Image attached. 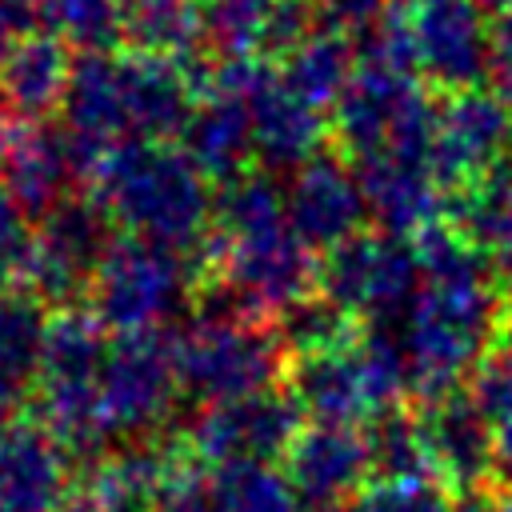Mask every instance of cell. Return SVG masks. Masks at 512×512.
Instances as JSON below:
<instances>
[{
  "label": "cell",
  "mask_w": 512,
  "mask_h": 512,
  "mask_svg": "<svg viewBox=\"0 0 512 512\" xmlns=\"http://www.w3.org/2000/svg\"><path fill=\"white\" fill-rule=\"evenodd\" d=\"M492 84L512 104V12L492 24Z\"/></svg>",
  "instance_id": "cell-37"
},
{
  "label": "cell",
  "mask_w": 512,
  "mask_h": 512,
  "mask_svg": "<svg viewBox=\"0 0 512 512\" xmlns=\"http://www.w3.org/2000/svg\"><path fill=\"white\" fill-rule=\"evenodd\" d=\"M424 436H428V452H432V468L444 484L472 492L484 488L492 480V436L496 424L468 400L464 388L428 400L420 412Z\"/></svg>",
  "instance_id": "cell-19"
},
{
  "label": "cell",
  "mask_w": 512,
  "mask_h": 512,
  "mask_svg": "<svg viewBox=\"0 0 512 512\" xmlns=\"http://www.w3.org/2000/svg\"><path fill=\"white\" fill-rule=\"evenodd\" d=\"M284 476L296 488L304 512H336L356 500L372 480V460L360 428L304 424L284 452Z\"/></svg>",
  "instance_id": "cell-13"
},
{
  "label": "cell",
  "mask_w": 512,
  "mask_h": 512,
  "mask_svg": "<svg viewBox=\"0 0 512 512\" xmlns=\"http://www.w3.org/2000/svg\"><path fill=\"white\" fill-rule=\"evenodd\" d=\"M492 484L512 488V420L496 424V436H492Z\"/></svg>",
  "instance_id": "cell-39"
},
{
  "label": "cell",
  "mask_w": 512,
  "mask_h": 512,
  "mask_svg": "<svg viewBox=\"0 0 512 512\" xmlns=\"http://www.w3.org/2000/svg\"><path fill=\"white\" fill-rule=\"evenodd\" d=\"M172 360L180 392L200 404L276 388L288 372V348L280 344L272 324L200 312L180 328V336H172Z\"/></svg>",
  "instance_id": "cell-3"
},
{
  "label": "cell",
  "mask_w": 512,
  "mask_h": 512,
  "mask_svg": "<svg viewBox=\"0 0 512 512\" xmlns=\"http://www.w3.org/2000/svg\"><path fill=\"white\" fill-rule=\"evenodd\" d=\"M280 64H284V68H280L284 84H288L300 100H308L312 108H320V112H328V108L340 100V92L348 88V80H352L356 68H360L356 44H352L348 36L324 28V24H316Z\"/></svg>",
  "instance_id": "cell-24"
},
{
  "label": "cell",
  "mask_w": 512,
  "mask_h": 512,
  "mask_svg": "<svg viewBox=\"0 0 512 512\" xmlns=\"http://www.w3.org/2000/svg\"><path fill=\"white\" fill-rule=\"evenodd\" d=\"M420 280L424 272L416 240L388 232H356L352 240L324 252L316 288L352 320L384 324L412 308Z\"/></svg>",
  "instance_id": "cell-5"
},
{
  "label": "cell",
  "mask_w": 512,
  "mask_h": 512,
  "mask_svg": "<svg viewBox=\"0 0 512 512\" xmlns=\"http://www.w3.org/2000/svg\"><path fill=\"white\" fill-rule=\"evenodd\" d=\"M24 388H28L24 380L0 372V428H8V424L16 420V412H20V404H24Z\"/></svg>",
  "instance_id": "cell-41"
},
{
  "label": "cell",
  "mask_w": 512,
  "mask_h": 512,
  "mask_svg": "<svg viewBox=\"0 0 512 512\" xmlns=\"http://www.w3.org/2000/svg\"><path fill=\"white\" fill-rule=\"evenodd\" d=\"M208 260L216 264V280H224L256 320H276L284 308L316 292L320 280V260L288 224L244 240L212 236Z\"/></svg>",
  "instance_id": "cell-7"
},
{
  "label": "cell",
  "mask_w": 512,
  "mask_h": 512,
  "mask_svg": "<svg viewBox=\"0 0 512 512\" xmlns=\"http://www.w3.org/2000/svg\"><path fill=\"white\" fill-rule=\"evenodd\" d=\"M72 464L40 420H12L0 428V512H64L76 492Z\"/></svg>",
  "instance_id": "cell-15"
},
{
  "label": "cell",
  "mask_w": 512,
  "mask_h": 512,
  "mask_svg": "<svg viewBox=\"0 0 512 512\" xmlns=\"http://www.w3.org/2000/svg\"><path fill=\"white\" fill-rule=\"evenodd\" d=\"M192 268L196 256L188 252L140 236H116L92 276L88 308L116 336L160 332L196 300L200 288L192 280Z\"/></svg>",
  "instance_id": "cell-2"
},
{
  "label": "cell",
  "mask_w": 512,
  "mask_h": 512,
  "mask_svg": "<svg viewBox=\"0 0 512 512\" xmlns=\"http://www.w3.org/2000/svg\"><path fill=\"white\" fill-rule=\"evenodd\" d=\"M96 200L124 236H140L196 260L212 248V180L168 140H120L100 172Z\"/></svg>",
  "instance_id": "cell-1"
},
{
  "label": "cell",
  "mask_w": 512,
  "mask_h": 512,
  "mask_svg": "<svg viewBox=\"0 0 512 512\" xmlns=\"http://www.w3.org/2000/svg\"><path fill=\"white\" fill-rule=\"evenodd\" d=\"M60 112H64V128L88 144L116 148L120 140H128L124 112H120L116 52H80L76 56Z\"/></svg>",
  "instance_id": "cell-22"
},
{
  "label": "cell",
  "mask_w": 512,
  "mask_h": 512,
  "mask_svg": "<svg viewBox=\"0 0 512 512\" xmlns=\"http://www.w3.org/2000/svg\"><path fill=\"white\" fill-rule=\"evenodd\" d=\"M276 0H200L204 36L216 56H260V32Z\"/></svg>",
  "instance_id": "cell-32"
},
{
  "label": "cell",
  "mask_w": 512,
  "mask_h": 512,
  "mask_svg": "<svg viewBox=\"0 0 512 512\" xmlns=\"http://www.w3.org/2000/svg\"><path fill=\"white\" fill-rule=\"evenodd\" d=\"M512 156V104L500 92L468 88L436 108L432 172L448 196L480 184Z\"/></svg>",
  "instance_id": "cell-11"
},
{
  "label": "cell",
  "mask_w": 512,
  "mask_h": 512,
  "mask_svg": "<svg viewBox=\"0 0 512 512\" xmlns=\"http://www.w3.org/2000/svg\"><path fill=\"white\" fill-rule=\"evenodd\" d=\"M24 128V120L12 112V104L0 96V164H4V156H8V148H12V140H16V132Z\"/></svg>",
  "instance_id": "cell-42"
},
{
  "label": "cell",
  "mask_w": 512,
  "mask_h": 512,
  "mask_svg": "<svg viewBox=\"0 0 512 512\" xmlns=\"http://www.w3.org/2000/svg\"><path fill=\"white\" fill-rule=\"evenodd\" d=\"M180 376L172 360V340L160 332L116 336L100 372V400L112 436L148 440L176 408Z\"/></svg>",
  "instance_id": "cell-10"
},
{
  "label": "cell",
  "mask_w": 512,
  "mask_h": 512,
  "mask_svg": "<svg viewBox=\"0 0 512 512\" xmlns=\"http://www.w3.org/2000/svg\"><path fill=\"white\" fill-rule=\"evenodd\" d=\"M304 428V412L288 388H264L236 400L204 404L188 424V456L204 468L224 464H272L284 460L292 440Z\"/></svg>",
  "instance_id": "cell-8"
},
{
  "label": "cell",
  "mask_w": 512,
  "mask_h": 512,
  "mask_svg": "<svg viewBox=\"0 0 512 512\" xmlns=\"http://www.w3.org/2000/svg\"><path fill=\"white\" fill-rule=\"evenodd\" d=\"M484 252L492 260V272H496L500 288H512V196H508V204H504V212H500V220H496Z\"/></svg>",
  "instance_id": "cell-38"
},
{
  "label": "cell",
  "mask_w": 512,
  "mask_h": 512,
  "mask_svg": "<svg viewBox=\"0 0 512 512\" xmlns=\"http://www.w3.org/2000/svg\"><path fill=\"white\" fill-rule=\"evenodd\" d=\"M28 244H32L28 216L0 180V296L12 292V284L20 280V264H24Z\"/></svg>",
  "instance_id": "cell-36"
},
{
  "label": "cell",
  "mask_w": 512,
  "mask_h": 512,
  "mask_svg": "<svg viewBox=\"0 0 512 512\" xmlns=\"http://www.w3.org/2000/svg\"><path fill=\"white\" fill-rule=\"evenodd\" d=\"M504 348H508V352H512V328H508V340H504Z\"/></svg>",
  "instance_id": "cell-44"
},
{
  "label": "cell",
  "mask_w": 512,
  "mask_h": 512,
  "mask_svg": "<svg viewBox=\"0 0 512 512\" xmlns=\"http://www.w3.org/2000/svg\"><path fill=\"white\" fill-rule=\"evenodd\" d=\"M416 72L444 96L492 76V24L480 0H400Z\"/></svg>",
  "instance_id": "cell-9"
},
{
  "label": "cell",
  "mask_w": 512,
  "mask_h": 512,
  "mask_svg": "<svg viewBox=\"0 0 512 512\" xmlns=\"http://www.w3.org/2000/svg\"><path fill=\"white\" fill-rule=\"evenodd\" d=\"M72 64H76V56L60 36L24 32V36H16V44L0 68V96L12 104V112L24 124H40L64 104Z\"/></svg>",
  "instance_id": "cell-21"
},
{
  "label": "cell",
  "mask_w": 512,
  "mask_h": 512,
  "mask_svg": "<svg viewBox=\"0 0 512 512\" xmlns=\"http://www.w3.org/2000/svg\"><path fill=\"white\" fill-rule=\"evenodd\" d=\"M108 328L96 320L92 308H64L48 320L44 356H40V384H100L108 360Z\"/></svg>",
  "instance_id": "cell-23"
},
{
  "label": "cell",
  "mask_w": 512,
  "mask_h": 512,
  "mask_svg": "<svg viewBox=\"0 0 512 512\" xmlns=\"http://www.w3.org/2000/svg\"><path fill=\"white\" fill-rule=\"evenodd\" d=\"M36 16L80 52H108L124 36V0H36Z\"/></svg>",
  "instance_id": "cell-29"
},
{
  "label": "cell",
  "mask_w": 512,
  "mask_h": 512,
  "mask_svg": "<svg viewBox=\"0 0 512 512\" xmlns=\"http://www.w3.org/2000/svg\"><path fill=\"white\" fill-rule=\"evenodd\" d=\"M400 0H316V16L324 28L348 36L352 44H360L368 32H376Z\"/></svg>",
  "instance_id": "cell-35"
},
{
  "label": "cell",
  "mask_w": 512,
  "mask_h": 512,
  "mask_svg": "<svg viewBox=\"0 0 512 512\" xmlns=\"http://www.w3.org/2000/svg\"><path fill=\"white\" fill-rule=\"evenodd\" d=\"M432 136L436 108L408 72L360 64L332 104V140L352 164L380 152H412L432 160Z\"/></svg>",
  "instance_id": "cell-4"
},
{
  "label": "cell",
  "mask_w": 512,
  "mask_h": 512,
  "mask_svg": "<svg viewBox=\"0 0 512 512\" xmlns=\"http://www.w3.org/2000/svg\"><path fill=\"white\" fill-rule=\"evenodd\" d=\"M336 512H456L452 492L436 476L420 480H372L356 500Z\"/></svg>",
  "instance_id": "cell-33"
},
{
  "label": "cell",
  "mask_w": 512,
  "mask_h": 512,
  "mask_svg": "<svg viewBox=\"0 0 512 512\" xmlns=\"http://www.w3.org/2000/svg\"><path fill=\"white\" fill-rule=\"evenodd\" d=\"M112 228L116 224L96 196H68L32 232V244L20 264V284L44 304L72 308L76 296H88L104 252L116 240Z\"/></svg>",
  "instance_id": "cell-6"
},
{
  "label": "cell",
  "mask_w": 512,
  "mask_h": 512,
  "mask_svg": "<svg viewBox=\"0 0 512 512\" xmlns=\"http://www.w3.org/2000/svg\"><path fill=\"white\" fill-rule=\"evenodd\" d=\"M464 392H468V400L492 424H508L512 420V352L504 344L500 348H488L476 360V368L468 372Z\"/></svg>",
  "instance_id": "cell-34"
},
{
  "label": "cell",
  "mask_w": 512,
  "mask_h": 512,
  "mask_svg": "<svg viewBox=\"0 0 512 512\" xmlns=\"http://www.w3.org/2000/svg\"><path fill=\"white\" fill-rule=\"evenodd\" d=\"M456 512H512V488H500V492H460L456 500Z\"/></svg>",
  "instance_id": "cell-40"
},
{
  "label": "cell",
  "mask_w": 512,
  "mask_h": 512,
  "mask_svg": "<svg viewBox=\"0 0 512 512\" xmlns=\"http://www.w3.org/2000/svg\"><path fill=\"white\" fill-rule=\"evenodd\" d=\"M288 224L284 216V188L264 168H248L212 192V236L216 240H244L268 228Z\"/></svg>",
  "instance_id": "cell-26"
},
{
  "label": "cell",
  "mask_w": 512,
  "mask_h": 512,
  "mask_svg": "<svg viewBox=\"0 0 512 512\" xmlns=\"http://www.w3.org/2000/svg\"><path fill=\"white\" fill-rule=\"evenodd\" d=\"M184 456L156 440H128L84 468L64 512H160Z\"/></svg>",
  "instance_id": "cell-17"
},
{
  "label": "cell",
  "mask_w": 512,
  "mask_h": 512,
  "mask_svg": "<svg viewBox=\"0 0 512 512\" xmlns=\"http://www.w3.org/2000/svg\"><path fill=\"white\" fill-rule=\"evenodd\" d=\"M356 172H360L368 220L376 224V232L416 240L420 232L440 224V208L448 204V192L440 188L428 156L380 152L372 160H360Z\"/></svg>",
  "instance_id": "cell-18"
},
{
  "label": "cell",
  "mask_w": 512,
  "mask_h": 512,
  "mask_svg": "<svg viewBox=\"0 0 512 512\" xmlns=\"http://www.w3.org/2000/svg\"><path fill=\"white\" fill-rule=\"evenodd\" d=\"M120 76V112L128 140H172L184 132L200 92L188 64L156 52H116Z\"/></svg>",
  "instance_id": "cell-16"
},
{
  "label": "cell",
  "mask_w": 512,
  "mask_h": 512,
  "mask_svg": "<svg viewBox=\"0 0 512 512\" xmlns=\"http://www.w3.org/2000/svg\"><path fill=\"white\" fill-rule=\"evenodd\" d=\"M284 216L312 252H332L364 232L368 200L356 164H348L344 152H320L300 164L284 184Z\"/></svg>",
  "instance_id": "cell-12"
},
{
  "label": "cell",
  "mask_w": 512,
  "mask_h": 512,
  "mask_svg": "<svg viewBox=\"0 0 512 512\" xmlns=\"http://www.w3.org/2000/svg\"><path fill=\"white\" fill-rule=\"evenodd\" d=\"M48 312L44 300L28 288L0 296V372L16 380H32L40 372L44 336H48Z\"/></svg>",
  "instance_id": "cell-30"
},
{
  "label": "cell",
  "mask_w": 512,
  "mask_h": 512,
  "mask_svg": "<svg viewBox=\"0 0 512 512\" xmlns=\"http://www.w3.org/2000/svg\"><path fill=\"white\" fill-rule=\"evenodd\" d=\"M180 148L192 156V164L212 180L224 184L240 172H248V164L256 160V136H252V112L240 96L232 92H200L184 132H180Z\"/></svg>",
  "instance_id": "cell-20"
},
{
  "label": "cell",
  "mask_w": 512,
  "mask_h": 512,
  "mask_svg": "<svg viewBox=\"0 0 512 512\" xmlns=\"http://www.w3.org/2000/svg\"><path fill=\"white\" fill-rule=\"evenodd\" d=\"M364 444H368V460H372V480H420V476H436L424 424H420V416H412L404 408L376 412L368 420V428H364Z\"/></svg>",
  "instance_id": "cell-27"
},
{
  "label": "cell",
  "mask_w": 512,
  "mask_h": 512,
  "mask_svg": "<svg viewBox=\"0 0 512 512\" xmlns=\"http://www.w3.org/2000/svg\"><path fill=\"white\" fill-rule=\"evenodd\" d=\"M208 488L220 512H304L284 468L260 460L208 468Z\"/></svg>",
  "instance_id": "cell-28"
},
{
  "label": "cell",
  "mask_w": 512,
  "mask_h": 512,
  "mask_svg": "<svg viewBox=\"0 0 512 512\" xmlns=\"http://www.w3.org/2000/svg\"><path fill=\"white\" fill-rule=\"evenodd\" d=\"M284 388L300 404L304 420L312 424H348L360 428L376 412H384V400L376 392V380L368 372V360L360 352V340L312 356H292L284 372Z\"/></svg>",
  "instance_id": "cell-14"
},
{
  "label": "cell",
  "mask_w": 512,
  "mask_h": 512,
  "mask_svg": "<svg viewBox=\"0 0 512 512\" xmlns=\"http://www.w3.org/2000/svg\"><path fill=\"white\" fill-rule=\"evenodd\" d=\"M280 344L288 348V356H312V352H328V348H344L356 340V320L336 308L320 288L308 292L304 300H296L292 308H284L272 320Z\"/></svg>",
  "instance_id": "cell-31"
},
{
  "label": "cell",
  "mask_w": 512,
  "mask_h": 512,
  "mask_svg": "<svg viewBox=\"0 0 512 512\" xmlns=\"http://www.w3.org/2000/svg\"><path fill=\"white\" fill-rule=\"evenodd\" d=\"M480 4H484L488 12H500V16H504V12H512V0H480Z\"/></svg>",
  "instance_id": "cell-43"
},
{
  "label": "cell",
  "mask_w": 512,
  "mask_h": 512,
  "mask_svg": "<svg viewBox=\"0 0 512 512\" xmlns=\"http://www.w3.org/2000/svg\"><path fill=\"white\" fill-rule=\"evenodd\" d=\"M124 40L180 64L196 60L208 44L200 0H124Z\"/></svg>",
  "instance_id": "cell-25"
}]
</instances>
